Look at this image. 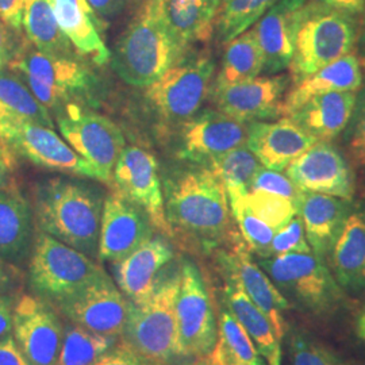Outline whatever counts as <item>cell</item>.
<instances>
[{"label":"cell","instance_id":"1","mask_svg":"<svg viewBox=\"0 0 365 365\" xmlns=\"http://www.w3.org/2000/svg\"><path fill=\"white\" fill-rule=\"evenodd\" d=\"M163 190L170 237L182 235L205 250L235 240L227 192L211 168L195 164L180 170L165 179Z\"/></svg>","mask_w":365,"mask_h":365},{"label":"cell","instance_id":"2","mask_svg":"<svg viewBox=\"0 0 365 365\" xmlns=\"http://www.w3.org/2000/svg\"><path fill=\"white\" fill-rule=\"evenodd\" d=\"M106 196L91 182L52 178L33 190V211L41 232L76 249L98 256V242Z\"/></svg>","mask_w":365,"mask_h":365},{"label":"cell","instance_id":"3","mask_svg":"<svg viewBox=\"0 0 365 365\" xmlns=\"http://www.w3.org/2000/svg\"><path fill=\"white\" fill-rule=\"evenodd\" d=\"M7 66L52 115L69 105L96 106L101 80L83 57L49 54L22 39L15 45Z\"/></svg>","mask_w":365,"mask_h":365},{"label":"cell","instance_id":"4","mask_svg":"<svg viewBox=\"0 0 365 365\" xmlns=\"http://www.w3.org/2000/svg\"><path fill=\"white\" fill-rule=\"evenodd\" d=\"M185 54L170 36L161 0H144L118 39L110 63L126 84L146 88Z\"/></svg>","mask_w":365,"mask_h":365},{"label":"cell","instance_id":"5","mask_svg":"<svg viewBox=\"0 0 365 365\" xmlns=\"http://www.w3.org/2000/svg\"><path fill=\"white\" fill-rule=\"evenodd\" d=\"M180 287V264L158 276L150 298L141 304L129 302L126 325L120 339L156 365L178 364L176 299Z\"/></svg>","mask_w":365,"mask_h":365},{"label":"cell","instance_id":"6","mask_svg":"<svg viewBox=\"0 0 365 365\" xmlns=\"http://www.w3.org/2000/svg\"><path fill=\"white\" fill-rule=\"evenodd\" d=\"M289 306L315 318L333 317L345 304L339 287L325 261L310 253H287L256 259Z\"/></svg>","mask_w":365,"mask_h":365},{"label":"cell","instance_id":"7","mask_svg":"<svg viewBox=\"0 0 365 365\" xmlns=\"http://www.w3.org/2000/svg\"><path fill=\"white\" fill-rule=\"evenodd\" d=\"M359 18L309 0L288 66L292 84L336 63L356 48Z\"/></svg>","mask_w":365,"mask_h":365},{"label":"cell","instance_id":"8","mask_svg":"<svg viewBox=\"0 0 365 365\" xmlns=\"http://www.w3.org/2000/svg\"><path fill=\"white\" fill-rule=\"evenodd\" d=\"M106 271L91 257L39 230L29 261V284L53 307L75 297Z\"/></svg>","mask_w":365,"mask_h":365},{"label":"cell","instance_id":"9","mask_svg":"<svg viewBox=\"0 0 365 365\" xmlns=\"http://www.w3.org/2000/svg\"><path fill=\"white\" fill-rule=\"evenodd\" d=\"M214 76L215 63L209 53H187L179 63L145 88V96L163 120L182 125L200 111L212 90Z\"/></svg>","mask_w":365,"mask_h":365},{"label":"cell","instance_id":"10","mask_svg":"<svg viewBox=\"0 0 365 365\" xmlns=\"http://www.w3.org/2000/svg\"><path fill=\"white\" fill-rule=\"evenodd\" d=\"M56 117L61 137L91 167L96 180L113 184V172L126 146L122 130L88 106L69 105Z\"/></svg>","mask_w":365,"mask_h":365},{"label":"cell","instance_id":"11","mask_svg":"<svg viewBox=\"0 0 365 365\" xmlns=\"http://www.w3.org/2000/svg\"><path fill=\"white\" fill-rule=\"evenodd\" d=\"M175 312L180 359L209 357L218 342V321L205 277L190 259L180 261V287Z\"/></svg>","mask_w":365,"mask_h":365},{"label":"cell","instance_id":"12","mask_svg":"<svg viewBox=\"0 0 365 365\" xmlns=\"http://www.w3.org/2000/svg\"><path fill=\"white\" fill-rule=\"evenodd\" d=\"M0 143L14 156L31 164L71 176L96 180L91 167L66 144L54 129L30 120H14L0 125Z\"/></svg>","mask_w":365,"mask_h":365},{"label":"cell","instance_id":"13","mask_svg":"<svg viewBox=\"0 0 365 365\" xmlns=\"http://www.w3.org/2000/svg\"><path fill=\"white\" fill-rule=\"evenodd\" d=\"M54 309L73 325L119 339L126 325L129 300L105 272Z\"/></svg>","mask_w":365,"mask_h":365},{"label":"cell","instance_id":"14","mask_svg":"<svg viewBox=\"0 0 365 365\" xmlns=\"http://www.w3.org/2000/svg\"><path fill=\"white\" fill-rule=\"evenodd\" d=\"M113 185L144 210L160 235L170 237L158 164L149 150L135 145L125 146L113 172Z\"/></svg>","mask_w":365,"mask_h":365},{"label":"cell","instance_id":"15","mask_svg":"<svg viewBox=\"0 0 365 365\" xmlns=\"http://www.w3.org/2000/svg\"><path fill=\"white\" fill-rule=\"evenodd\" d=\"M248 123L218 108H205L185 120L180 130L179 157L209 165L218 157L247 145Z\"/></svg>","mask_w":365,"mask_h":365},{"label":"cell","instance_id":"16","mask_svg":"<svg viewBox=\"0 0 365 365\" xmlns=\"http://www.w3.org/2000/svg\"><path fill=\"white\" fill-rule=\"evenodd\" d=\"M64 327L56 309L38 297L25 294L15 300L13 337L30 364H56Z\"/></svg>","mask_w":365,"mask_h":365},{"label":"cell","instance_id":"17","mask_svg":"<svg viewBox=\"0 0 365 365\" xmlns=\"http://www.w3.org/2000/svg\"><path fill=\"white\" fill-rule=\"evenodd\" d=\"M155 232L156 227L144 210L113 190L105 199L98 257L114 264L149 241Z\"/></svg>","mask_w":365,"mask_h":365},{"label":"cell","instance_id":"18","mask_svg":"<svg viewBox=\"0 0 365 365\" xmlns=\"http://www.w3.org/2000/svg\"><path fill=\"white\" fill-rule=\"evenodd\" d=\"M302 192L352 200L354 175L349 161L329 141H317L284 170Z\"/></svg>","mask_w":365,"mask_h":365},{"label":"cell","instance_id":"19","mask_svg":"<svg viewBox=\"0 0 365 365\" xmlns=\"http://www.w3.org/2000/svg\"><path fill=\"white\" fill-rule=\"evenodd\" d=\"M291 83L289 75L257 76L244 83L212 87L215 108L242 122L272 120L280 117V106Z\"/></svg>","mask_w":365,"mask_h":365},{"label":"cell","instance_id":"20","mask_svg":"<svg viewBox=\"0 0 365 365\" xmlns=\"http://www.w3.org/2000/svg\"><path fill=\"white\" fill-rule=\"evenodd\" d=\"M217 260L218 265L229 268L235 274L250 300L268 317L277 339L283 344L288 330L284 313L289 309V303L252 257L247 244L235 238L230 248L218 250Z\"/></svg>","mask_w":365,"mask_h":365},{"label":"cell","instance_id":"21","mask_svg":"<svg viewBox=\"0 0 365 365\" xmlns=\"http://www.w3.org/2000/svg\"><path fill=\"white\" fill-rule=\"evenodd\" d=\"M309 0H279L256 22V36L268 75L288 69L292 61L302 15Z\"/></svg>","mask_w":365,"mask_h":365},{"label":"cell","instance_id":"22","mask_svg":"<svg viewBox=\"0 0 365 365\" xmlns=\"http://www.w3.org/2000/svg\"><path fill=\"white\" fill-rule=\"evenodd\" d=\"M175 259V250L165 235H153L140 248L113 265L114 280L126 299L141 304L149 299L158 276Z\"/></svg>","mask_w":365,"mask_h":365},{"label":"cell","instance_id":"23","mask_svg":"<svg viewBox=\"0 0 365 365\" xmlns=\"http://www.w3.org/2000/svg\"><path fill=\"white\" fill-rule=\"evenodd\" d=\"M317 141L289 117L248 123L249 150L267 170L284 172Z\"/></svg>","mask_w":365,"mask_h":365},{"label":"cell","instance_id":"24","mask_svg":"<svg viewBox=\"0 0 365 365\" xmlns=\"http://www.w3.org/2000/svg\"><path fill=\"white\" fill-rule=\"evenodd\" d=\"M327 265L348 295L365 294V205H353L327 256Z\"/></svg>","mask_w":365,"mask_h":365},{"label":"cell","instance_id":"25","mask_svg":"<svg viewBox=\"0 0 365 365\" xmlns=\"http://www.w3.org/2000/svg\"><path fill=\"white\" fill-rule=\"evenodd\" d=\"M31 203L13 184L0 190V260L19 265L31 255L36 238Z\"/></svg>","mask_w":365,"mask_h":365},{"label":"cell","instance_id":"26","mask_svg":"<svg viewBox=\"0 0 365 365\" xmlns=\"http://www.w3.org/2000/svg\"><path fill=\"white\" fill-rule=\"evenodd\" d=\"M353 207L352 200L337 196L302 192L299 197L300 220L310 249L327 264V256L339 230Z\"/></svg>","mask_w":365,"mask_h":365},{"label":"cell","instance_id":"27","mask_svg":"<svg viewBox=\"0 0 365 365\" xmlns=\"http://www.w3.org/2000/svg\"><path fill=\"white\" fill-rule=\"evenodd\" d=\"M363 80L361 63L356 53H349L312 76L295 83L282 101L280 117H289L314 96L330 92H357Z\"/></svg>","mask_w":365,"mask_h":365},{"label":"cell","instance_id":"28","mask_svg":"<svg viewBox=\"0 0 365 365\" xmlns=\"http://www.w3.org/2000/svg\"><path fill=\"white\" fill-rule=\"evenodd\" d=\"M220 268L225 279L223 303L247 330L267 365H282V342L271 321L250 300L235 274L226 267L220 265Z\"/></svg>","mask_w":365,"mask_h":365},{"label":"cell","instance_id":"29","mask_svg":"<svg viewBox=\"0 0 365 365\" xmlns=\"http://www.w3.org/2000/svg\"><path fill=\"white\" fill-rule=\"evenodd\" d=\"M220 7L221 0H161L170 36L184 53L211 38Z\"/></svg>","mask_w":365,"mask_h":365},{"label":"cell","instance_id":"30","mask_svg":"<svg viewBox=\"0 0 365 365\" xmlns=\"http://www.w3.org/2000/svg\"><path fill=\"white\" fill-rule=\"evenodd\" d=\"M354 101L356 92H330L314 96L289 118L315 141L331 143L348 126Z\"/></svg>","mask_w":365,"mask_h":365},{"label":"cell","instance_id":"31","mask_svg":"<svg viewBox=\"0 0 365 365\" xmlns=\"http://www.w3.org/2000/svg\"><path fill=\"white\" fill-rule=\"evenodd\" d=\"M61 30L72 42L76 52L95 66H106L111 52L101 36L103 26L96 15L72 0H46Z\"/></svg>","mask_w":365,"mask_h":365},{"label":"cell","instance_id":"32","mask_svg":"<svg viewBox=\"0 0 365 365\" xmlns=\"http://www.w3.org/2000/svg\"><path fill=\"white\" fill-rule=\"evenodd\" d=\"M22 29L27 41L42 52L81 57L61 30L46 0H24Z\"/></svg>","mask_w":365,"mask_h":365},{"label":"cell","instance_id":"33","mask_svg":"<svg viewBox=\"0 0 365 365\" xmlns=\"http://www.w3.org/2000/svg\"><path fill=\"white\" fill-rule=\"evenodd\" d=\"M30 120L54 129L52 114L39 103L26 83L9 66L0 69V125Z\"/></svg>","mask_w":365,"mask_h":365},{"label":"cell","instance_id":"34","mask_svg":"<svg viewBox=\"0 0 365 365\" xmlns=\"http://www.w3.org/2000/svg\"><path fill=\"white\" fill-rule=\"evenodd\" d=\"M225 45L221 69L214 78L212 87L232 86L260 76L264 69V57L255 27H250Z\"/></svg>","mask_w":365,"mask_h":365},{"label":"cell","instance_id":"35","mask_svg":"<svg viewBox=\"0 0 365 365\" xmlns=\"http://www.w3.org/2000/svg\"><path fill=\"white\" fill-rule=\"evenodd\" d=\"M118 341V337L98 334L69 322L64 327L63 345L54 365L93 364Z\"/></svg>","mask_w":365,"mask_h":365},{"label":"cell","instance_id":"36","mask_svg":"<svg viewBox=\"0 0 365 365\" xmlns=\"http://www.w3.org/2000/svg\"><path fill=\"white\" fill-rule=\"evenodd\" d=\"M279 0H221L215 24L217 38L227 43L247 31Z\"/></svg>","mask_w":365,"mask_h":365},{"label":"cell","instance_id":"37","mask_svg":"<svg viewBox=\"0 0 365 365\" xmlns=\"http://www.w3.org/2000/svg\"><path fill=\"white\" fill-rule=\"evenodd\" d=\"M206 167L220 176L226 192H232L249 191L250 182L262 165L257 157L249 150L248 146L244 145L212 160Z\"/></svg>","mask_w":365,"mask_h":365},{"label":"cell","instance_id":"38","mask_svg":"<svg viewBox=\"0 0 365 365\" xmlns=\"http://www.w3.org/2000/svg\"><path fill=\"white\" fill-rule=\"evenodd\" d=\"M288 359L291 365H348L345 360L299 327H288Z\"/></svg>","mask_w":365,"mask_h":365},{"label":"cell","instance_id":"39","mask_svg":"<svg viewBox=\"0 0 365 365\" xmlns=\"http://www.w3.org/2000/svg\"><path fill=\"white\" fill-rule=\"evenodd\" d=\"M218 337L235 359L244 365H267L253 339L223 303L218 318Z\"/></svg>","mask_w":365,"mask_h":365},{"label":"cell","instance_id":"40","mask_svg":"<svg viewBox=\"0 0 365 365\" xmlns=\"http://www.w3.org/2000/svg\"><path fill=\"white\" fill-rule=\"evenodd\" d=\"M244 202L255 217L271 226L274 232L297 217L299 211V203L262 191L245 192Z\"/></svg>","mask_w":365,"mask_h":365},{"label":"cell","instance_id":"41","mask_svg":"<svg viewBox=\"0 0 365 365\" xmlns=\"http://www.w3.org/2000/svg\"><path fill=\"white\" fill-rule=\"evenodd\" d=\"M345 145L353 165L365 168V78L356 92L352 115L345 128Z\"/></svg>","mask_w":365,"mask_h":365},{"label":"cell","instance_id":"42","mask_svg":"<svg viewBox=\"0 0 365 365\" xmlns=\"http://www.w3.org/2000/svg\"><path fill=\"white\" fill-rule=\"evenodd\" d=\"M310 252L312 249L306 238L303 222L298 214L274 233L271 250H269V257L287 255V253H310Z\"/></svg>","mask_w":365,"mask_h":365},{"label":"cell","instance_id":"43","mask_svg":"<svg viewBox=\"0 0 365 365\" xmlns=\"http://www.w3.org/2000/svg\"><path fill=\"white\" fill-rule=\"evenodd\" d=\"M249 191H262L268 194L282 196L289 200L299 203L302 191L291 182V179L286 175V172L267 170L261 167L253 180L250 182Z\"/></svg>","mask_w":365,"mask_h":365},{"label":"cell","instance_id":"44","mask_svg":"<svg viewBox=\"0 0 365 365\" xmlns=\"http://www.w3.org/2000/svg\"><path fill=\"white\" fill-rule=\"evenodd\" d=\"M91 365H156L120 339Z\"/></svg>","mask_w":365,"mask_h":365},{"label":"cell","instance_id":"45","mask_svg":"<svg viewBox=\"0 0 365 365\" xmlns=\"http://www.w3.org/2000/svg\"><path fill=\"white\" fill-rule=\"evenodd\" d=\"M87 1L103 27L106 26L107 21L115 18L122 13L128 3V0H87Z\"/></svg>","mask_w":365,"mask_h":365},{"label":"cell","instance_id":"46","mask_svg":"<svg viewBox=\"0 0 365 365\" xmlns=\"http://www.w3.org/2000/svg\"><path fill=\"white\" fill-rule=\"evenodd\" d=\"M24 0H0V18L14 31L22 30Z\"/></svg>","mask_w":365,"mask_h":365},{"label":"cell","instance_id":"47","mask_svg":"<svg viewBox=\"0 0 365 365\" xmlns=\"http://www.w3.org/2000/svg\"><path fill=\"white\" fill-rule=\"evenodd\" d=\"M0 365H31L16 345L13 334L0 341Z\"/></svg>","mask_w":365,"mask_h":365},{"label":"cell","instance_id":"48","mask_svg":"<svg viewBox=\"0 0 365 365\" xmlns=\"http://www.w3.org/2000/svg\"><path fill=\"white\" fill-rule=\"evenodd\" d=\"M15 300L7 294H0V341L13 334Z\"/></svg>","mask_w":365,"mask_h":365},{"label":"cell","instance_id":"49","mask_svg":"<svg viewBox=\"0 0 365 365\" xmlns=\"http://www.w3.org/2000/svg\"><path fill=\"white\" fill-rule=\"evenodd\" d=\"M327 9L359 18L364 11L365 0H313Z\"/></svg>","mask_w":365,"mask_h":365},{"label":"cell","instance_id":"50","mask_svg":"<svg viewBox=\"0 0 365 365\" xmlns=\"http://www.w3.org/2000/svg\"><path fill=\"white\" fill-rule=\"evenodd\" d=\"M14 155L0 143V190L11 185L15 158Z\"/></svg>","mask_w":365,"mask_h":365},{"label":"cell","instance_id":"51","mask_svg":"<svg viewBox=\"0 0 365 365\" xmlns=\"http://www.w3.org/2000/svg\"><path fill=\"white\" fill-rule=\"evenodd\" d=\"M10 30L11 29L7 26L0 18V68L7 66L16 45L14 42Z\"/></svg>","mask_w":365,"mask_h":365},{"label":"cell","instance_id":"52","mask_svg":"<svg viewBox=\"0 0 365 365\" xmlns=\"http://www.w3.org/2000/svg\"><path fill=\"white\" fill-rule=\"evenodd\" d=\"M207 359L212 365H244L242 363H240L230 353L220 337H218V342H217L215 348L212 349V352L210 353Z\"/></svg>","mask_w":365,"mask_h":365},{"label":"cell","instance_id":"53","mask_svg":"<svg viewBox=\"0 0 365 365\" xmlns=\"http://www.w3.org/2000/svg\"><path fill=\"white\" fill-rule=\"evenodd\" d=\"M356 54L365 68V9L361 15L359 16V31H357V41H356Z\"/></svg>","mask_w":365,"mask_h":365},{"label":"cell","instance_id":"54","mask_svg":"<svg viewBox=\"0 0 365 365\" xmlns=\"http://www.w3.org/2000/svg\"><path fill=\"white\" fill-rule=\"evenodd\" d=\"M11 265L0 260V294H6L14 284L13 271L9 268Z\"/></svg>","mask_w":365,"mask_h":365},{"label":"cell","instance_id":"55","mask_svg":"<svg viewBox=\"0 0 365 365\" xmlns=\"http://www.w3.org/2000/svg\"><path fill=\"white\" fill-rule=\"evenodd\" d=\"M354 331L357 339L363 342L365 346V304L361 307V310L357 314L356 321H354Z\"/></svg>","mask_w":365,"mask_h":365},{"label":"cell","instance_id":"56","mask_svg":"<svg viewBox=\"0 0 365 365\" xmlns=\"http://www.w3.org/2000/svg\"><path fill=\"white\" fill-rule=\"evenodd\" d=\"M194 365H212L211 363H210L209 359L206 357V359H199L197 361H196L195 364Z\"/></svg>","mask_w":365,"mask_h":365},{"label":"cell","instance_id":"57","mask_svg":"<svg viewBox=\"0 0 365 365\" xmlns=\"http://www.w3.org/2000/svg\"><path fill=\"white\" fill-rule=\"evenodd\" d=\"M0 69H1V68H0Z\"/></svg>","mask_w":365,"mask_h":365}]
</instances>
